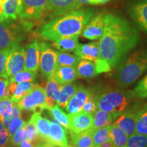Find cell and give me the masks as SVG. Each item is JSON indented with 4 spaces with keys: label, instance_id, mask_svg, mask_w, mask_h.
Segmentation results:
<instances>
[{
    "label": "cell",
    "instance_id": "17",
    "mask_svg": "<svg viewBox=\"0 0 147 147\" xmlns=\"http://www.w3.org/2000/svg\"><path fill=\"white\" fill-rule=\"evenodd\" d=\"M74 53L81 59L95 62L100 57L99 42L95 41L87 44H79Z\"/></svg>",
    "mask_w": 147,
    "mask_h": 147
},
{
    "label": "cell",
    "instance_id": "48",
    "mask_svg": "<svg viewBox=\"0 0 147 147\" xmlns=\"http://www.w3.org/2000/svg\"><path fill=\"white\" fill-rule=\"evenodd\" d=\"M110 0H89V4L92 5H98L104 4L109 1Z\"/></svg>",
    "mask_w": 147,
    "mask_h": 147
},
{
    "label": "cell",
    "instance_id": "37",
    "mask_svg": "<svg viewBox=\"0 0 147 147\" xmlns=\"http://www.w3.org/2000/svg\"><path fill=\"white\" fill-rule=\"evenodd\" d=\"M125 147H147V135L132 134L129 136Z\"/></svg>",
    "mask_w": 147,
    "mask_h": 147
},
{
    "label": "cell",
    "instance_id": "27",
    "mask_svg": "<svg viewBox=\"0 0 147 147\" xmlns=\"http://www.w3.org/2000/svg\"><path fill=\"white\" fill-rule=\"evenodd\" d=\"M136 134L147 135V103L138 106L136 119Z\"/></svg>",
    "mask_w": 147,
    "mask_h": 147
},
{
    "label": "cell",
    "instance_id": "15",
    "mask_svg": "<svg viewBox=\"0 0 147 147\" xmlns=\"http://www.w3.org/2000/svg\"><path fill=\"white\" fill-rule=\"evenodd\" d=\"M129 14L140 28L147 33V0H136L129 8Z\"/></svg>",
    "mask_w": 147,
    "mask_h": 147
},
{
    "label": "cell",
    "instance_id": "5",
    "mask_svg": "<svg viewBox=\"0 0 147 147\" xmlns=\"http://www.w3.org/2000/svg\"><path fill=\"white\" fill-rule=\"evenodd\" d=\"M132 98L133 97L130 92L109 90L95 96V101L97 109L119 116L127 107Z\"/></svg>",
    "mask_w": 147,
    "mask_h": 147
},
{
    "label": "cell",
    "instance_id": "35",
    "mask_svg": "<svg viewBox=\"0 0 147 147\" xmlns=\"http://www.w3.org/2000/svg\"><path fill=\"white\" fill-rule=\"evenodd\" d=\"M14 103L9 97L0 98V120L12 115Z\"/></svg>",
    "mask_w": 147,
    "mask_h": 147
},
{
    "label": "cell",
    "instance_id": "50",
    "mask_svg": "<svg viewBox=\"0 0 147 147\" xmlns=\"http://www.w3.org/2000/svg\"><path fill=\"white\" fill-rule=\"evenodd\" d=\"M100 147H115L113 144V142L111 141H108V142H106L105 143L100 146Z\"/></svg>",
    "mask_w": 147,
    "mask_h": 147
},
{
    "label": "cell",
    "instance_id": "20",
    "mask_svg": "<svg viewBox=\"0 0 147 147\" xmlns=\"http://www.w3.org/2000/svg\"><path fill=\"white\" fill-rule=\"evenodd\" d=\"M118 117L119 115L113 113H109L100 109L97 110L93 115V125L91 129L93 131L97 129L109 126Z\"/></svg>",
    "mask_w": 147,
    "mask_h": 147
},
{
    "label": "cell",
    "instance_id": "46",
    "mask_svg": "<svg viewBox=\"0 0 147 147\" xmlns=\"http://www.w3.org/2000/svg\"><path fill=\"white\" fill-rule=\"evenodd\" d=\"M39 147H64L61 145L55 144V143L49 142V141L46 140Z\"/></svg>",
    "mask_w": 147,
    "mask_h": 147
},
{
    "label": "cell",
    "instance_id": "10",
    "mask_svg": "<svg viewBox=\"0 0 147 147\" xmlns=\"http://www.w3.org/2000/svg\"><path fill=\"white\" fill-rule=\"evenodd\" d=\"M25 66V48L18 45L14 48L9 55L6 63L8 79L12 78L16 74L24 70Z\"/></svg>",
    "mask_w": 147,
    "mask_h": 147
},
{
    "label": "cell",
    "instance_id": "14",
    "mask_svg": "<svg viewBox=\"0 0 147 147\" xmlns=\"http://www.w3.org/2000/svg\"><path fill=\"white\" fill-rule=\"evenodd\" d=\"M93 95L90 89L79 86L66 106V112L68 114H75L80 112L85 102Z\"/></svg>",
    "mask_w": 147,
    "mask_h": 147
},
{
    "label": "cell",
    "instance_id": "51",
    "mask_svg": "<svg viewBox=\"0 0 147 147\" xmlns=\"http://www.w3.org/2000/svg\"><path fill=\"white\" fill-rule=\"evenodd\" d=\"M7 0H0V6H3L4 5V3L6 2Z\"/></svg>",
    "mask_w": 147,
    "mask_h": 147
},
{
    "label": "cell",
    "instance_id": "6",
    "mask_svg": "<svg viewBox=\"0 0 147 147\" xmlns=\"http://www.w3.org/2000/svg\"><path fill=\"white\" fill-rule=\"evenodd\" d=\"M40 63L39 67L42 78L48 80L54 78V74L57 67V56L56 51L51 45L46 42L39 44Z\"/></svg>",
    "mask_w": 147,
    "mask_h": 147
},
{
    "label": "cell",
    "instance_id": "45",
    "mask_svg": "<svg viewBox=\"0 0 147 147\" xmlns=\"http://www.w3.org/2000/svg\"><path fill=\"white\" fill-rule=\"evenodd\" d=\"M9 82L8 79L0 78V98L7 97L10 95L8 89Z\"/></svg>",
    "mask_w": 147,
    "mask_h": 147
},
{
    "label": "cell",
    "instance_id": "24",
    "mask_svg": "<svg viewBox=\"0 0 147 147\" xmlns=\"http://www.w3.org/2000/svg\"><path fill=\"white\" fill-rule=\"evenodd\" d=\"M30 121L36 127L40 136L47 140L50 131L51 121L42 117L40 113H34L31 117Z\"/></svg>",
    "mask_w": 147,
    "mask_h": 147
},
{
    "label": "cell",
    "instance_id": "40",
    "mask_svg": "<svg viewBox=\"0 0 147 147\" xmlns=\"http://www.w3.org/2000/svg\"><path fill=\"white\" fill-rule=\"evenodd\" d=\"M26 123H27L25 122L21 117H18V118L14 119V120L11 122L10 125H9L8 127V128H7L8 131L9 137L10 138L11 136H12V135H13L18 129H19L20 128L25 126Z\"/></svg>",
    "mask_w": 147,
    "mask_h": 147
},
{
    "label": "cell",
    "instance_id": "32",
    "mask_svg": "<svg viewBox=\"0 0 147 147\" xmlns=\"http://www.w3.org/2000/svg\"><path fill=\"white\" fill-rule=\"evenodd\" d=\"M92 138L95 146H100L106 142L110 141L109 137V126L104 127L92 131Z\"/></svg>",
    "mask_w": 147,
    "mask_h": 147
},
{
    "label": "cell",
    "instance_id": "36",
    "mask_svg": "<svg viewBox=\"0 0 147 147\" xmlns=\"http://www.w3.org/2000/svg\"><path fill=\"white\" fill-rule=\"evenodd\" d=\"M131 94L133 98H147V75L138 82Z\"/></svg>",
    "mask_w": 147,
    "mask_h": 147
},
{
    "label": "cell",
    "instance_id": "12",
    "mask_svg": "<svg viewBox=\"0 0 147 147\" xmlns=\"http://www.w3.org/2000/svg\"><path fill=\"white\" fill-rule=\"evenodd\" d=\"M69 130L74 134L87 131L91 128L93 125V114L80 111L78 113L68 114Z\"/></svg>",
    "mask_w": 147,
    "mask_h": 147
},
{
    "label": "cell",
    "instance_id": "43",
    "mask_svg": "<svg viewBox=\"0 0 147 147\" xmlns=\"http://www.w3.org/2000/svg\"><path fill=\"white\" fill-rule=\"evenodd\" d=\"M97 110V106L96 104V101H95V96L93 95L88 100L85 104H84L83 107L82 108L81 111L84 113L93 114L95 113Z\"/></svg>",
    "mask_w": 147,
    "mask_h": 147
},
{
    "label": "cell",
    "instance_id": "18",
    "mask_svg": "<svg viewBox=\"0 0 147 147\" xmlns=\"http://www.w3.org/2000/svg\"><path fill=\"white\" fill-rule=\"evenodd\" d=\"M61 86V84L59 83L54 78L48 79L47 80L45 89L47 95V99H46L47 110H49L51 108L57 106Z\"/></svg>",
    "mask_w": 147,
    "mask_h": 147
},
{
    "label": "cell",
    "instance_id": "13",
    "mask_svg": "<svg viewBox=\"0 0 147 147\" xmlns=\"http://www.w3.org/2000/svg\"><path fill=\"white\" fill-rule=\"evenodd\" d=\"M138 106L139 104H137L130 110L123 111L117 117L115 123L128 136L135 134L136 119Z\"/></svg>",
    "mask_w": 147,
    "mask_h": 147
},
{
    "label": "cell",
    "instance_id": "55",
    "mask_svg": "<svg viewBox=\"0 0 147 147\" xmlns=\"http://www.w3.org/2000/svg\"><path fill=\"white\" fill-rule=\"evenodd\" d=\"M8 147H14L13 146H10V145H9V146H8Z\"/></svg>",
    "mask_w": 147,
    "mask_h": 147
},
{
    "label": "cell",
    "instance_id": "34",
    "mask_svg": "<svg viewBox=\"0 0 147 147\" xmlns=\"http://www.w3.org/2000/svg\"><path fill=\"white\" fill-rule=\"evenodd\" d=\"M38 77V71H30L27 70H23L12 78L8 79L9 81L15 83H20L23 82H34Z\"/></svg>",
    "mask_w": 147,
    "mask_h": 147
},
{
    "label": "cell",
    "instance_id": "38",
    "mask_svg": "<svg viewBox=\"0 0 147 147\" xmlns=\"http://www.w3.org/2000/svg\"><path fill=\"white\" fill-rule=\"evenodd\" d=\"M12 49L0 50V78L8 79L6 74V63L9 55L10 54Z\"/></svg>",
    "mask_w": 147,
    "mask_h": 147
},
{
    "label": "cell",
    "instance_id": "2",
    "mask_svg": "<svg viewBox=\"0 0 147 147\" xmlns=\"http://www.w3.org/2000/svg\"><path fill=\"white\" fill-rule=\"evenodd\" d=\"M95 10L90 8L78 9L59 16L40 27L38 33L40 38L54 42L64 37L80 35Z\"/></svg>",
    "mask_w": 147,
    "mask_h": 147
},
{
    "label": "cell",
    "instance_id": "41",
    "mask_svg": "<svg viewBox=\"0 0 147 147\" xmlns=\"http://www.w3.org/2000/svg\"><path fill=\"white\" fill-rule=\"evenodd\" d=\"M94 63L97 74L104 72H110L111 71L112 66L106 60H104V59L101 57L97 59Z\"/></svg>",
    "mask_w": 147,
    "mask_h": 147
},
{
    "label": "cell",
    "instance_id": "49",
    "mask_svg": "<svg viewBox=\"0 0 147 147\" xmlns=\"http://www.w3.org/2000/svg\"><path fill=\"white\" fill-rule=\"evenodd\" d=\"M78 4L82 7L83 5L89 4V0H76Z\"/></svg>",
    "mask_w": 147,
    "mask_h": 147
},
{
    "label": "cell",
    "instance_id": "23",
    "mask_svg": "<svg viewBox=\"0 0 147 147\" xmlns=\"http://www.w3.org/2000/svg\"><path fill=\"white\" fill-rule=\"evenodd\" d=\"M78 84L74 82L68 84H61L57 106L61 108L62 109H65L69 100L78 89Z\"/></svg>",
    "mask_w": 147,
    "mask_h": 147
},
{
    "label": "cell",
    "instance_id": "4",
    "mask_svg": "<svg viewBox=\"0 0 147 147\" xmlns=\"http://www.w3.org/2000/svg\"><path fill=\"white\" fill-rule=\"evenodd\" d=\"M5 18L0 22V50L12 49L20 45L25 33L32 27L29 22Z\"/></svg>",
    "mask_w": 147,
    "mask_h": 147
},
{
    "label": "cell",
    "instance_id": "21",
    "mask_svg": "<svg viewBox=\"0 0 147 147\" xmlns=\"http://www.w3.org/2000/svg\"><path fill=\"white\" fill-rule=\"evenodd\" d=\"M77 78L76 68L71 66H57L54 74V78L61 84L70 83Z\"/></svg>",
    "mask_w": 147,
    "mask_h": 147
},
{
    "label": "cell",
    "instance_id": "25",
    "mask_svg": "<svg viewBox=\"0 0 147 147\" xmlns=\"http://www.w3.org/2000/svg\"><path fill=\"white\" fill-rule=\"evenodd\" d=\"M76 74L78 78H92L97 74L95 63L91 61L82 59L76 65Z\"/></svg>",
    "mask_w": 147,
    "mask_h": 147
},
{
    "label": "cell",
    "instance_id": "31",
    "mask_svg": "<svg viewBox=\"0 0 147 147\" xmlns=\"http://www.w3.org/2000/svg\"><path fill=\"white\" fill-rule=\"evenodd\" d=\"M57 56V65L71 66L76 67L81 59L76 55H71L69 53L56 51Z\"/></svg>",
    "mask_w": 147,
    "mask_h": 147
},
{
    "label": "cell",
    "instance_id": "16",
    "mask_svg": "<svg viewBox=\"0 0 147 147\" xmlns=\"http://www.w3.org/2000/svg\"><path fill=\"white\" fill-rule=\"evenodd\" d=\"M40 63V48L38 42L33 41L25 48L24 70L38 71Z\"/></svg>",
    "mask_w": 147,
    "mask_h": 147
},
{
    "label": "cell",
    "instance_id": "53",
    "mask_svg": "<svg viewBox=\"0 0 147 147\" xmlns=\"http://www.w3.org/2000/svg\"><path fill=\"white\" fill-rule=\"evenodd\" d=\"M69 147H76V146H75L74 145H73V144H72V145H69Z\"/></svg>",
    "mask_w": 147,
    "mask_h": 147
},
{
    "label": "cell",
    "instance_id": "42",
    "mask_svg": "<svg viewBox=\"0 0 147 147\" xmlns=\"http://www.w3.org/2000/svg\"><path fill=\"white\" fill-rule=\"evenodd\" d=\"M21 110L19 109V108H18V106L16 105V103H14L13 111H12V115L9 116L8 117H6V118L1 119L0 121L2 122L3 125H4L5 127L8 128V127L10 125L11 122H12L14 119L18 118V117H21Z\"/></svg>",
    "mask_w": 147,
    "mask_h": 147
},
{
    "label": "cell",
    "instance_id": "30",
    "mask_svg": "<svg viewBox=\"0 0 147 147\" xmlns=\"http://www.w3.org/2000/svg\"><path fill=\"white\" fill-rule=\"evenodd\" d=\"M35 85L34 82H23L17 83L16 87L10 99L14 103H17L32 91Z\"/></svg>",
    "mask_w": 147,
    "mask_h": 147
},
{
    "label": "cell",
    "instance_id": "26",
    "mask_svg": "<svg viewBox=\"0 0 147 147\" xmlns=\"http://www.w3.org/2000/svg\"><path fill=\"white\" fill-rule=\"evenodd\" d=\"M110 140L115 147H125L129 136L115 123L109 125Z\"/></svg>",
    "mask_w": 147,
    "mask_h": 147
},
{
    "label": "cell",
    "instance_id": "11",
    "mask_svg": "<svg viewBox=\"0 0 147 147\" xmlns=\"http://www.w3.org/2000/svg\"><path fill=\"white\" fill-rule=\"evenodd\" d=\"M106 14L102 12L93 16L82 30V36L90 40L100 39L104 32Z\"/></svg>",
    "mask_w": 147,
    "mask_h": 147
},
{
    "label": "cell",
    "instance_id": "33",
    "mask_svg": "<svg viewBox=\"0 0 147 147\" xmlns=\"http://www.w3.org/2000/svg\"><path fill=\"white\" fill-rule=\"evenodd\" d=\"M49 111L51 112L53 118L57 121L61 125L69 130V120L67 114L64 113L57 106H55L51 108Z\"/></svg>",
    "mask_w": 147,
    "mask_h": 147
},
{
    "label": "cell",
    "instance_id": "52",
    "mask_svg": "<svg viewBox=\"0 0 147 147\" xmlns=\"http://www.w3.org/2000/svg\"><path fill=\"white\" fill-rule=\"evenodd\" d=\"M5 18L4 17V16H3V15H1V14H0V22L3 21V20H4Z\"/></svg>",
    "mask_w": 147,
    "mask_h": 147
},
{
    "label": "cell",
    "instance_id": "44",
    "mask_svg": "<svg viewBox=\"0 0 147 147\" xmlns=\"http://www.w3.org/2000/svg\"><path fill=\"white\" fill-rule=\"evenodd\" d=\"M10 137L8 129L0 121V147H8Z\"/></svg>",
    "mask_w": 147,
    "mask_h": 147
},
{
    "label": "cell",
    "instance_id": "47",
    "mask_svg": "<svg viewBox=\"0 0 147 147\" xmlns=\"http://www.w3.org/2000/svg\"><path fill=\"white\" fill-rule=\"evenodd\" d=\"M18 147H35V146L34 145L30 142V141L28 140L26 138L24 140L23 142L19 144V146Z\"/></svg>",
    "mask_w": 147,
    "mask_h": 147
},
{
    "label": "cell",
    "instance_id": "8",
    "mask_svg": "<svg viewBox=\"0 0 147 147\" xmlns=\"http://www.w3.org/2000/svg\"><path fill=\"white\" fill-rule=\"evenodd\" d=\"M47 0H21V10L18 19L29 22L43 17Z\"/></svg>",
    "mask_w": 147,
    "mask_h": 147
},
{
    "label": "cell",
    "instance_id": "1",
    "mask_svg": "<svg viewBox=\"0 0 147 147\" xmlns=\"http://www.w3.org/2000/svg\"><path fill=\"white\" fill-rule=\"evenodd\" d=\"M138 39L136 29L127 20L120 16L106 14L104 32L99 42L100 57L114 67L136 46Z\"/></svg>",
    "mask_w": 147,
    "mask_h": 147
},
{
    "label": "cell",
    "instance_id": "19",
    "mask_svg": "<svg viewBox=\"0 0 147 147\" xmlns=\"http://www.w3.org/2000/svg\"><path fill=\"white\" fill-rule=\"evenodd\" d=\"M47 140L67 147L68 146V140L65 128L60 124L51 121L50 131Z\"/></svg>",
    "mask_w": 147,
    "mask_h": 147
},
{
    "label": "cell",
    "instance_id": "7",
    "mask_svg": "<svg viewBox=\"0 0 147 147\" xmlns=\"http://www.w3.org/2000/svg\"><path fill=\"white\" fill-rule=\"evenodd\" d=\"M46 92L41 86L35 84L34 88L27 95L23 97L16 105L21 110L40 113L47 110Z\"/></svg>",
    "mask_w": 147,
    "mask_h": 147
},
{
    "label": "cell",
    "instance_id": "56",
    "mask_svg": "<svg viewBox=\"0 0 147 147\" xmlns=\"http://www.w3.org/2000/svg\"><path fill=\"white\" fill-rule=\"evenodd\" d=\"M69 145H68V146H67V147H69Z\"/></svg>",
    "mask_w": 147,
    "mask_h": 147
},
{
    "label": "cell",
    "instance_id": "3",
    "mask_svg": "<svg viewBox=\"0 0 147 147\" xmlns=\"http://www.w3.org/2000/svg\"><path fill=\"white\" fill-rule=\"evenodd\" d=\"M147 71V49H140L125 59L117 67V79L123 87L134 83Z\"/></svg>",
    "mask_w": 147,
    "mask_h": 147
},
{
    "label": "cell",
    "instance_id": "9",
    "mask_svg": "<svg viewBox=\"0 0 147 147\" xmlns=\"http://www.w3.org/2000/svg\"><path fill=\"white\" fill-rule=\"evenodd\" d=\"M80 8L76 0H47L43 16L53 20Z\"/></svg>",
    "mask_w": 147,
    "mask_h": 147
},
{
    "label": "cell",
    "instance_id": "39",
    "mask_svg": "<svg viewBox=\"0 0 147 147\" xmlns=\"http://www.w3.org/2000/svg\"><path fill=\"white\" fill-rule=\"evenodd\" d=\"M27 138L26 129H25V125L23 127L18 129L14 133L12 136L10 138V142L12 146L14 147H18L19 144L23 142L25 139Z\"/></svg>",
    "mask_w": 147,
    "mask_h": 147
},
{
    "label": "cell",
    "instance_id": "54",
    "mask_svg": "<svg viewBox=\"0 0 147 147\" xmlns=\"http://www.w3.org/2000/svg\"><path fill=\"white\" fill-rule=\"evenodd\" d=\"M91 147H100V146H95V145H94V146H91Z\"/></svg>",
    "mask_w": 147,
    "mask_h": 147
},
{
    "label": "cell",
    "instance_id": "28",
    "mask_svg": "<svg viewBox=\"0 0 147 147\" xmlns=\"http://www.w3.org/2000/svg\"><path fill=\"white\" fill-rule=\"evenodd\" d=\"M71 136L73 145L76 147H91L94 146L91 129L78 134L71 132Z\"/></svg>",
    "mask_w": 147,
    "mask_h": 147
},
{
    "label": "cell",
    "instance_id": "22",
    "mask_svg": "<svg viewBox=\"0 0 147 147\" xmlns=\"http://www.w3.org/2000/svg\"><path fill=\"white\" fill-rule=\"evenodd\" d=\"M79 35L64 37L53 42V47L58 51L64 53L74 52L78 47Z\"/></svg>",
    "mask_w": 147,
    "mask_h": 147
},
{
    "label": "cell",
    "instance_id": "29",
    "mask_svg": "<svg viewBox=\"0 0 147 147\" xmlns=\"http://www.w3.org/2000/svg\"><path fill=\"white\" fill-rule=\"evenodd\" d=\"M21 10V0H7L3 5V16L5 18L18 19Z\"/></svg>",
    "mask_w": 147,
    "mask_h": 147
}]
</instances>
